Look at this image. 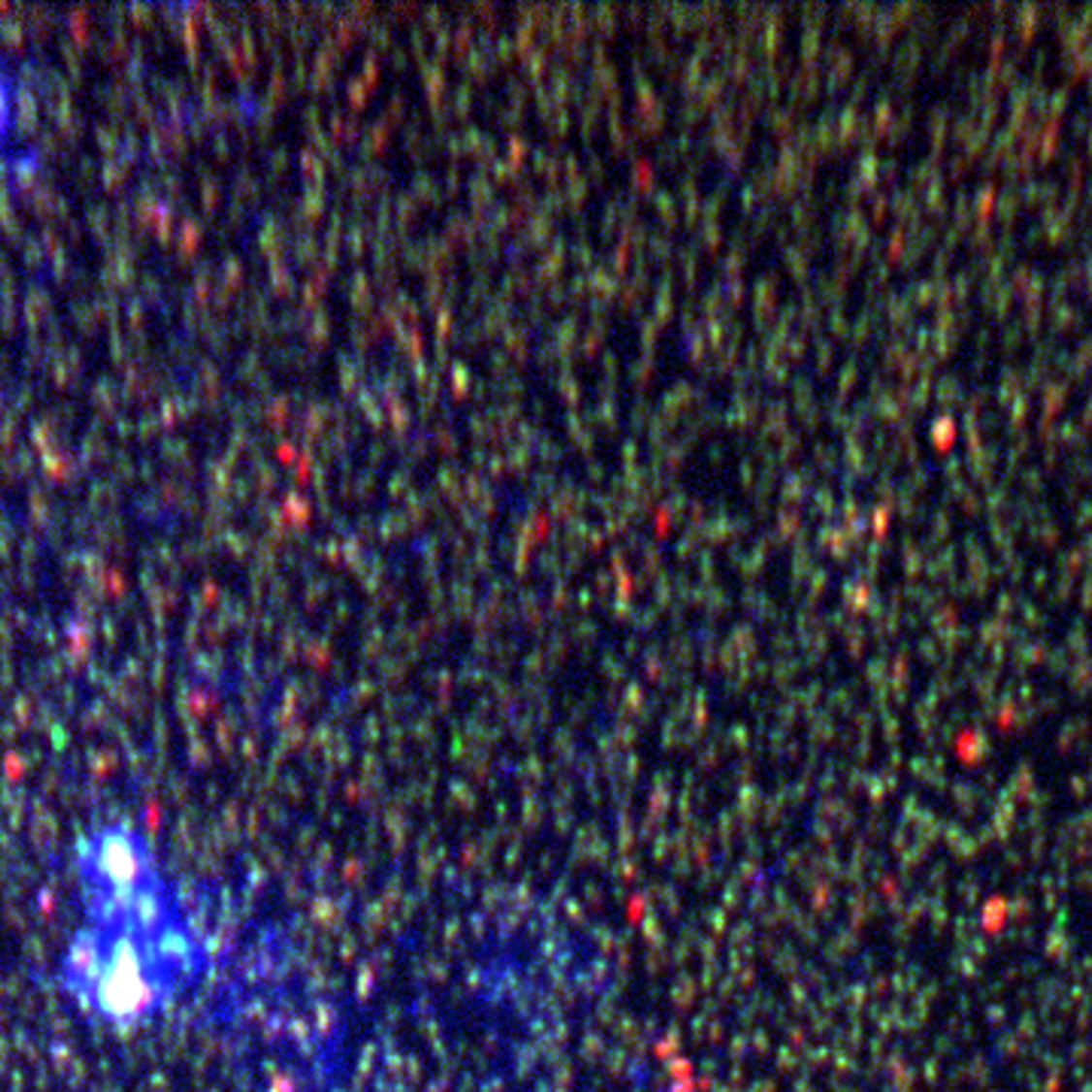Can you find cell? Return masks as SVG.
Listing matches in <instances>:
<instances>
[{"instance_id": "cell-1", "label": "cell", "mask_w": 1092, "mask_h": 1092, "mask_svg": "<svg viewBox=\"0 0 1092 1092\" xmlns=\"http://www.w3.org/2000/svg\"><path fill=\"white\" fill-rule=\"evenodd\" d=\"M0 122H4V88H0Z\"/></svg>"}]
</instances>
